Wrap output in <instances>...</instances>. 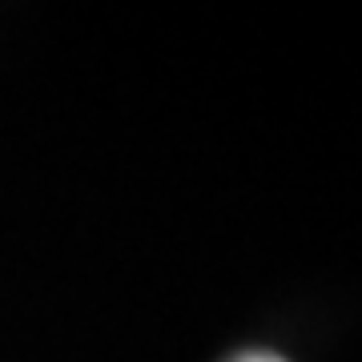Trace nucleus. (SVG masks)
<instances>
[{"mask_svg": "<svg viewBox=\"0 0 362 362\" xmlns=\"http://www.w3.org/2000/svg\"><path fill=\"white\" fill-rule=\"evenodd\" d=\"M233 362H286V358H278L270 350H250V354H238Z\"/></svg>", "mask_w": 362, "mask_h": 362, "instance_id": "f257e3e1", "label": "nucleus"}]
</instances>
